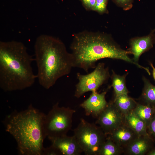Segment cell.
Listing matches in <instances>:
<instances>
[{
	"label": "cell",
	"instance_id": "obj_1",
	"mask_svg": "<svg viewBox=\"0 0 155 155\" xmlns=\"http://www.w3.org/2000/svg\"><path fill=\"white\" fill-rule=\"evenodd\" d=\"M70 48L73 59V67L86 72L94 69L98 60L104 58L122 60L141 68L129 55V51L122 49L106 33L84 30L74 35Z\"/></svg>",
	"mask_w": 155,
	"mask_h": 155
},
{
	"label": "cell",
	"instance_id": "obj_2",
	"mask_svg": "<svg viewBox=\"0 0 155 155\" xmlns=\"http://www.w3.org/2000/svg\"><path fill=\"white\" fill-rule=\"evenodd\" d=\"M40 85L48 89L60 78L69 74L73 67V59L59 38L43 34L36 39L34 46Z\"/></svg>",
	"mask_w": 155,
	"mask_h": 155
},
{
	"label": "cell",
	"instance_id": "obj_3",
	"mask_svg": "<svg viewBox=\"0 0 155 155\" xmlns=\"http://www.w3.org/2000/svg\"><path fill=\"white\" fill-rule=\"evenodd\" d=\"M34 60L22 42L0 41V88L3 91L21 90L31 87L36 75L32 67Z\"/></svg>",
	"mask_w": 155,
	"mask_h": 155
},
{
	"label": "cell",
	"instance_id": "obj_4",
	"mask_svg": "<svg viewBox=\"0 0 155 155\" xmlns=\"http://www.w3.org/2000/svg\"><path fill=\"white\" fill-rule=\"evenodd\" d=\"M45 115L30 104L24 110L15 111L5 117V130L15 140L20 154L42 155L46 137L43 125Z\"/></svg>",
	"mask_w": 155,
	"mask_h": 155
},
{
	"label": "cell",
	"instance_id": "obj_5",
	"mask_svg": "<svg viewBox=\"0 0 155 155\" xmlns=\"http://www.w3.org/2000/svg\"><path fill=\"white\" fill-rule=\"evenodd\" d=\"M75 111L69 107L60 106L57 102L44 116L43 128L48 139L66 135L72 126Z\"/></svg>",
	"mask_w": 155,
	"mask_h": 155
},
{
	"label": "cell",
	"instance_id": "obj_6",
	"mask_svg": "<svg viewBox=\"0 0 155 155\" xmlns=\"http://www.w3.org/2000/svg\"><path fill=\"white\" fill-rule=\"evenodd\" d=\"M73 132V135L86 155H98L100 147L107 137L99 126L83 118Z\"/></svg>",
	"mask_w": 155,
	"mask_h": 155
},
{
	"label": "cell",
	"instance_id": "obj_7",
	"mask_svg": "<svg viewBox=\"0 0 155 155\" xmlns=\"http://www.w3.org/2000/svg\"><path fill=\"white\" fill-rule=\"evenodd\" d=\"M94 69L86 74L77 73L78 82L75 86V97L79 98L88 92L97 91L108 80L110 76L108 69L104 63H99Z\"/></svg>",
	"mask_w": 155,
	"mask_h": 155
},
{
	"label": "cell",
	"instance_id": "obj_8",
	"mask_svg": "<svg viewBox=\"0 0 155 155\" xmlns=\"http://www.w3.org/2000/svg\"><path fill=\"white\" fill-rule=\"evenodd\" d=\"M97 118L95 123L107 135L124 123V115L113 102L108 103Z\"/></svg>",
	"mask_w": 155,
	"mask_h": 155
},
{
	"label": "cell",
	"instance_id": "obj_9",
	"mask_svg": "<svg viewBox=\"0 0 155 155\" xmlns=\"http://www.w3.org/2000/svg\"><path fill=\"white\" fill-rule=\"evenodd\" d=\"M61 155H80L83 152L75 137L66 135L49 139Z\"/></svg>",
	"mask_w": 155,
	"mask_h": 155
},
{
	"label": "cell",
	"instance_id": "obj_10",
	"mask_svg": "<svg viewBox=\"0 0 155 155\" xmlns=\"http://www.w3.org/2000/svg\"><path fill=\"white\" fill-rule=\"evenodd\" d=\"M106 92L99 93L97 91L92 92L89 97L80 104L84 108L86 115L97 117L108 104L105 96Z\"/></svg>",
	"mask_w": 155,
	"mask_h": 155
},
{
	"label": "cell",
	"instance_id": "obj_11",
	"mask_svg": "<svg viewBox=\"0 0 155 155\" xmlns=\"http://www.w3.org/2000/svg\"><path fill=\"white\" fill-rule=\"evenodd\" d=\"M155 42V29L148 35L133 38L130 41L129 51L133 56V59L136 63L139 64L138 60L141 55L153 46Z\"/></svg>",
	"mask_w": 155,
	"mask_h": 155
},
{
	"label": "cell",
	"instance_id": "obj_12",
	"mask_svg": "<svg viewBox=\"0 0 155 155\" xmlns=\"http://www.w3.org/2000/svg\"><path fill=\"white\" fill-rule=\"evenodd\" d=\"M153 140L150 135L138 136L123 149L129 155L146 154L152 148Z\"/></svg>",
	"mask_w": 155,
	"mask_h": 155
},
{
	"label": "cell",
	"instance_id": "obj_13",
	"mask_svg": "<svg viewBox=\"0 0 155 155\" xmlns=\"http://www.w3.org/2000/svg\"><path fill=\"white\" fill-rule=\"evenodd\" d=\"M108 136L123 149L138 136L124 123Z\"/></svg>",
	"mask_w": 155,
	"mask_h": 155
},
{
	"label": "cell",
	"instance_id": "obj_14",
	"mask_svg": "<svg viewBox=\"0 0 155 155\" xmlns=\"http://www.w3.org/2000/svg\"><path fill=\"white\" fill-rule=\"evenodd\" d=\"M124 123L138 136L150 135L145 123L131 111L124 115Z\"/></svg>",
	"mask_w": 155,
	"mask_h": 155
},
{
	"label": "cell",
	"instance_id": "obj_15",
	"mask_svg": "<svg viewBox=\"0 0 155 155\" xmlns=\"http://www.w3.org/2000/svg\"><path fill=\"white\" fill-rule=\"evenodd\" d=\"M113 102L124 115L133 111L137 103L128 94H122L115 97Z\"/></svg>",
	"mask_w": 155,
	"mask_h": 155
},
{
	"label": "cell",
	"instance_id": "obj_16",
	"mask_svg": "<svg viewBox=\"0 0 155 155\" xmlns=\"http://www.w3.org/2000/svg\"><path fill=\"white\" fill-rule=\"evenodd\" d=\"M133 113L146 124L148 127L155 113V106L149 104L137 103Z\"/></svg>",
	"mask_w": 155,
	"mask_h": 155
},
{
	"label": "cell",
	"instance_id": "obj_17",
	"mask_svg": "<svg viewBox=\"0 0 155 155\" xmlns=\"http://www.w3.org/2000/svg\"><path fill=\"white\" fill-rule=\"evenodd\" d=\"M111 78V86L113 88L115 96L122 94H128L129 91L126 84V75H120L112 71Z\"/></svg>",
	"mask_w": 155,
	"mask_h": 155
},
{
	"label": "cell",
	"instance_id": "obj_18",
	"mask_svg": "<svg viewBox=\"0 0 155 155\" xmlns=\"http://www.w3.org/2000/svg\"><path fill=\"white\" fill-rule=\"evenodd\" d=\"M123 152V148L108 136L100 147L98 155H119Z\"/></svg>",
	"mask_w": 155,
	"mask_h": 155
},
{
	"label": "cell",
	"instance_id": "obj_19",
	"mask_svg": "<svg viewBox=\"0 0 155 155\" xmlns=\"http://www.w3.org/2000/svg\"><path fill=\"white\" fill-rule=\"evenodd\" d=\"M144 87L142 98L145 104L155 106V86L145 77L143 78Z\"/></svg>",
	"mask_w": 155,
	"mask_h": 155
},
{
	"label": "cell",
	"instance_id": "obj_20",
	"mask_svg": "<svg viewBox=\"0 0 155 155\" xmlns=\"http://www.w3.org/2000/svg\"><path fill=\"white\" fill-rule=\"evenodd\" d=\"M108 0H96L95 7L93 11L100 14L108 13L107 5Z\"/></svg>",
	"mask_w": 155,
	"mask_h": 155
},
{
	"label": "cell",
	"instance_id": "obj_21",
	"mask_svg": "<svg viewBox=\"0 0 155 155\" xmlns=\"http://www.w3.org/2000/svg\"><path fill=\"white\" fill-rule=\"evenodd\" d=\"M118 5L125 10L130 9L132 6L133 0H113Z\"/></svg>",
	"mask_w": 155,
	"mask_h": 155
},
{
	"label": "cell",
	"instance_id": "obj_22",
	"mask_svg": "<svg viewBox=\"0 0 155 155\" xmlns=\"http://www.w3.org/2000/svg\"><path fill=\"white\" fill-rule=\"evenodd\" d=\"M42 155H61L58 150L52 145L48 148H44Z\"/></svg>",
	"mask_w": 155,
	"mask_h": 155
},
{
	"label": "cell",
	"instance_id": "obj_23",
	"mask_svg": "<svg viewBox=\"0 0 155 155\" xmlns=\"http://www.w3.org/2000/svg\"><path fill=\"white\" fill-rule=\"evenodd\" d=\"M86 10L93 11L95 7L96 0H81Z\"/></svg>",
	"mask_w": 155,
	"mask_h": 155
},
{
	"label": "cell",
	"instance_id": "obj_24",
	"mask_svg": "<svg viewBox=\"0 0 155 155\" xmlns=\"http://www.w3.org/2000/svg\"><path fill=\"white\" fill-rule=\"evenodd\" d=\"M147 129L150 135L155 138V113L147 127Z\"/></svg>",
	"mask_w": 155,
	"mask_h": 155
},
{
	"label": "cell",
	"instance_id": "obj_25",
	"mask_svg": "<svg viewBox=\"0 0 155 155\" xmlns=\"http://www.w3.org/2000/svg\"><path fill=\"white\" fill-rule=\"evenodd\" d=\"M147 155H155V147L152 148L146 154Z\"/></svg>",
	"mask_w": 155,
	"mask_h": 155
},
{
	"label": "cell",
	"instance_id": "obj_26",
	"mask_svg": "<svg viewBox=\"0 0 155 155\" xmlns=\"http://www.w3.org/2000/svg\"><path fill=\"white\" fill-rule=\"evenodd\" d=\"M150 65L152 69V74L154 80H155V68L151 63H150Z\"/></svg>",
	"mask_w": 155,
	"mask_h": 155
}]
</instances>
